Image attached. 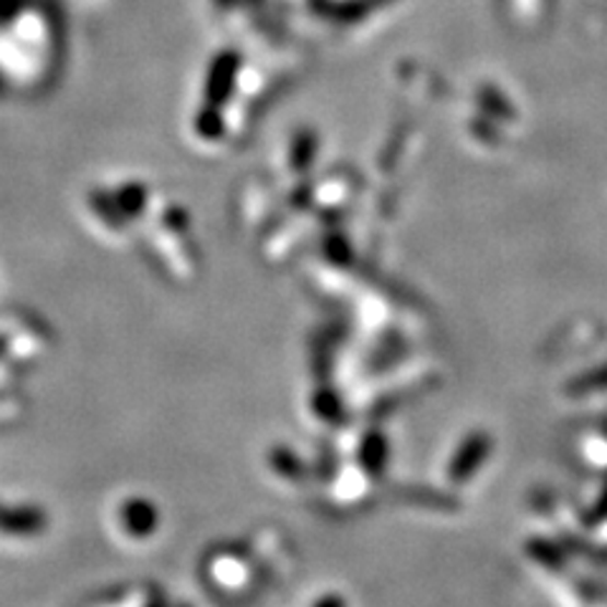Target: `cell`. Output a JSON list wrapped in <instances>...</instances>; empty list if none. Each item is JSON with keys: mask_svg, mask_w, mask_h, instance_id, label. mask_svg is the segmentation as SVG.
Masks as SVG:
<instances>
[{"mask_svg": "<svg viewBox=\"0 0 607 607\" xmlns=\"http://www.w3.org/2000/svg\"><path fill=\"white\" fill-rule=\"evenodd\" d=\"M238 74V56L236 54H221L210 69L208 77V102L223 104L233 92V81Z\"/></svg>", "mask_w": 607, "mask_h": 607, "instance_id": "cell-1", "label": "cell"}]
</instances>
